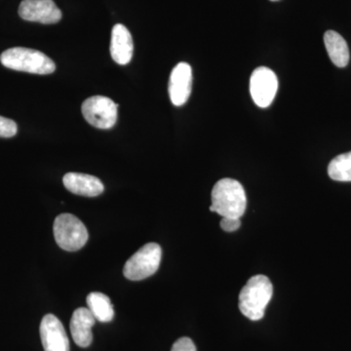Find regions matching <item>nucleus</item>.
Returning a JSON list of instances; mask_svg holds the SVG:
<instances>
[{
	"label": "nucleus",
	"instance_id": "4",
	"mask_svg": "<svg viewBox=\"0 0 351 351\" xmlns=\"http://www.w3.org/2000/svg\"><path fill=\"white\" fill-rule=\"evenodd\" d=\"M53 232L57 244L64 251L80 250L88 241L86 226L71 214L58 216L53 226Z\"/></svg>",
	"mask_w": 351,
	"mask_h": 351
},
{
	"label": "nucleus",
	"instance_id": "11",
	"mask_svg": "<svg viewBox=\"0 0 351 351\" xmlns=\"http://www.w3.org/2000/svg\"><path fill=\"white\" fill-rule=\"evenodd\" d=\"M96 323V318L89 308L80 307L71 316V332L73 341L80 348H88L93 341L92 328Z\"/></svg>",
	"mask_w": 351,
	"mask_h": 351
},
{
	"label": "nucleus",
	"instance_id": "15",
	"mask_svg": "<svg viewBox=\"0 0 351 351\" xmlns=\"http://www.w3.org/2000/svg\"><path fill=\"white\" fill-rule=\"evenodd\" d=\"M87 304L94 317L100 322H110L114 317L112 302L103 293L93 292L88 295Z\"/></svg>",
	"mask_w": 351,
	"mask_h": 351
},
{
	"label": "nucleus",
	"instance_id": "20",
	"mask_svg": "<svg viewBox=\"0 0 351 351\" xmlns=\"http://www.w3.org/2000/svg\"><path fill=\"white\" fill-rule=\"evenodd\" d=\"M270 1H278V0H270Z\"/></svg>",
	"mask_w": 351,
	"mask_h": 351
},
{
	"label": "nucleus",
	"instance_id": "3",
	"mask_svg": "<svg viewBox=\"0 0 351 351\" xmlns=\"http://www.w3.org/2000/svg\"><path fill=\"white\" fill-rule=\"evenodd\" d=\"M0 62L6 68L34 75H51L56 69L54 62L43 52L24 47L4 51L0 56Z\"/></svg>",
	"mask_w": 351,
	"mask_h": 351
},
{
	"label": "nucleus",
	"instance_id": "17",
	"mask_svg": "<svg viewBox=\"0 0 351 351\" xmlns=\"http://www.w3.org/2000/svg\"><path fill=\"white\" fill-rule=\"evenodd\" d=\"M18 127L15 121L0 117V138H12L17 134Z\"/></svg>",
	"mask_w": 351,
	"mask_h": 351
},
{
	"label": "nucleus",
	"instance_id": "2",
	"mask_svg": "<svg viewBox=\"0 0 351 351\" xmlns=\"http://www.w3.org/2000/svg\"><path fill=\"white\" fill-rule=\"evenodd\" d=\"M272 295H274V286L269 277L265 276L251 277L240 292V311L252 321L262 319Z\"/></svg>",
	"mask_w": 351,
	"mask_h": 351
},
{
	"label": "nucleus",
	"instance_id": "1",
	"mask_svg": "<svg viewBox=\"0 0 351 351\" xmlns=\"http://www.w3.org/2000/svg\"><path fill=\"white\" fill-rule=\"evenodd\" d=\"M246 206V193L239 181L226 178L215 184L210 211L223 218L240 219L243 216Z\"/></svg>",
	"mask_w": 351,
	"mask_h": 351
},
{
	"label": "nucleus",
	"instance_id": "16",
	"mask_svg": "<svg viewBox=\"0 0 351 351\" xmlns=\"http://www.w3.org/2000/svg\"><path fill=\"white\" fill-rule=\"evenodd\" d=\"M328 175L334 181L351 182V152L335 157L328 166Z\"/></svg>",
	"mask_w": 351,
	"mask_h": 351
},
{
	"label": "nucleus",
	"instance_id": "13",
	"mask_svg": "<svg viewBox=\"0 0 351 351\" xmlns=\"http://www.w3.org/2000/svg\"><path fill=\"white\" fill-rule=\"evenodd\" d=\"M134 44L130 32L125 25H115L112 32L110 40V55L113 61L119 64L130 63L133 57Z\"/></svg>",
	"mask_w": 351,
	"mask_h": 351
},
{
	"label": "nucleus",
	"instance_id": "8",
	"mask_svg": "<svg viewBox=\"0 0 351 351\" xmlns=\"http://www.w3.org/2000/svg\"><path fill=\"white\" fill-rule=\"evenodd\" d=\"M19 15L23 20L44 25L57 24L63 17L53 0H23Z\"/></svg>",
	"mask_w": 351,
	"mask_h": 351
},
{
	"label": "nucleus",
	"instance_id": "12",
	"mask_svg": "<svg viewBox=\"0 0 351 351\" xmlns=\"http://www.w3.org/2000/svg\"><path fill=\"white\" fill-rule=\"evenodd\" d=\"M64 186L73 195L95 197L104 193L103 182L94 176L82 173H68L63 179Z\"/></svg>",
	"mask_w": 351,
	"mask_h": 351
},
{
	"label": "nucleus",
	"instance_id": "5",
	"mask_svg": "<svg viewBox=\"0 0 351 351\" xmlns=\"http://www.w3.org/2000/svg\"><path fill=\"white\" fill-rule=\"evenodd\" d=\"M162 250L156 243H147L138 249L124 265L123 274L132 281L154 276L160 265Z\"/></svg>",
	"mask_w": 351,
	"mask_h": 351
},
{
	"label": "nucleus",
	"instance_id": "7",
	"mask_svg": "<svg viewBox=\"0 0 351 351\" xmlns=\"http://www.w3.org/2000/svg\"><path fill=\"white\" fill-rule=\"evenodd\" d=\"M278 80L271 69L260 66L253 71L250 80V93L258 107H269L276 98Z\"/></svg>",
	"mask_w": 351,
	"mask_h": 351
},
{
	"label": "nucleus",
	"instance_id": "19",
	"mask_svg": "<svg viewBox=\"0 0 351 351\" xmlns=\"http://www.w3.org/2000/svg\"><path fill=\"white\" fill-rule=\"evenodd\" d=\"M241 226L240 219L223 218L221 221V228L226 232H237Z\"/></svg>",
	"mask_w": 351,
	"mask_h": 351
},
{
	"label": "nucleus",
	"instance_id": "6",
	"mask_svg": "<svg viewBox=\"0 0 351 351\" xmlns=\"http://www.w3.org/2000/svg\"><path fill=\"white\" fill-rule=\"evenodd\" d=\"M117 105L108 97L94 96L82 104V114L88 123L96 128L108 130L112 128L117 120Z\"/></svg>",
	"mask_w": 351,
	"mask_h": 351
},
{
	"label": "nucleus",
	"instance_id": "14",
	"mask_svg": "<svg viewBox=\"0 0 351 351\" xmlns=\"http://www.w3.org/2000/svg\"><path fill=\"white\" fill-rule=\"evenodd\" d=\"M324 43L328 55L338 68H345L350 62V49L345 38L335 31H327L324 34Z\"/></svg>",
	"mask_w": 351,
	"mask_h": 351
},
{
	"label": "nucleus",
	"instance_id": "10",
	"mask_svg": "<svg viewBox=\"0 0 351 351\" xmlns=\"http://www.w3.org/2000/svg\"><path fill=\"white\" fill-rule=\"evenodd\" d=\"M193 88V71L188 63H180L173 69L169 80L170 100L176 107L188 101Z\"/></svg>",
	"mask_w": 351,
	"mask_h": 351
},
{
	"label": "nucleus",
	"instance_id": "18",
	"mask_svg": "<svg viewBox=\"0 0 351 351\" xmlns=\"http://www.w3.org/2000/svg\"><path fill=\"white\" fill-rule=\"evenodd\" d=\"M171 351H196V346L191 339L184 337L176 341Z\"/></svg>",
	"mask_w": 351,
	"mask_h": 351
},
{
	"label": "nucleus",
	"instance_id": "9",
	"mask_svg": "<svg viewBox=\"0 0 351 351\" xmlns=\"http://www.w3.org/2000/svg\"><path fill=\"white\" fill-rule=\"evenodd\" d=\"M39 331L44 351H69L68 335L56 316L53 314L44 316Z\"/></svg>",
	"mask_w": 351,
	"mask_h": 351
}]
</instances>
